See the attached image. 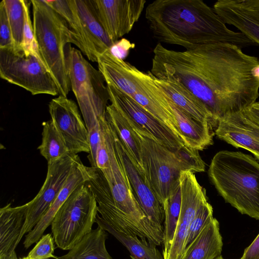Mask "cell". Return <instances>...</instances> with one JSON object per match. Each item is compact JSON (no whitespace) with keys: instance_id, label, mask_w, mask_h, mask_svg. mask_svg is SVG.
Segmentation results:
<instances>
[{"instance_id":"2e32d148","label":"cell","mask_w":259,"mask_h":259,"mask_svg":"<svg viewBox=\"0 0 259 259\" xmlns=\"http://www.w3.org/2000/svg\"><path fill=\"white\" fill-rule=\"evenodd\" d=\"M132 98L182 140L170 104L169 99L155 83L150 71L143 73L140 88Z\"/></svg>"},{"instance_id":"8d00e7d4","label":"cell","mask_w":259,"mask_h":259,"mask_svg":"<svg viewBox=\"0 0 259 259\" xmlns=\"http://www.w3.org/2000/svg\"><path fill=\"white\" fill-rule=\"evenodd\" d=\"M135 47L128 40L122 38L116 42L110 49L111 53L118 59L123 60L127 56L130 49Z\"/></svg>"},{"instance_id":"f35d334b","label":"cell","mask_w":259,"mask_h":259,"mask_svg":"<svg viewBox=\"0 0 259 259\" xmlns=\"http://www.w3.org/2000/svg\"><path fill=\"white\" fill-rule=\"evenodd\" d=\"M244 111L252 120L259 124V102H255Z\"/></svg>"},{"instance_id":"5bb4252c","label":"cell","mask_w":259,"mask_h":259,"mask_svg":"<svg viewBox=\"0 0 259 259\" xmlns=\"http://www.w3.org/2000/svg\"><path fill=\"white\" fill-rule=\"evenodd\" d=\"M98 18L114 43L138 21L146 0H93Z\"/></svg>"},{"instance_id":"cb8c5ba5","label":"cell","mask_w":259,"mask_h":259,"mask_svg":"<svg viewBox=\"0 0 259 259\" xmlns=\"http://www.w3.org/2000/svg\"><path fill=\"white\" fill-rule=\"evenodd\" d=\"M223 245L219 223L213 218L186 248L183 259H215L221 255Z\"/></svg>"},{"instance_id":"ee69618b","label":"cell","mask_w":259,"mask_h":259,"mask_svg":"<svg viewBox=\"0 0 259 259\" xmlns=\"http://www.w3.org/2000/svg\"><path fill=\"white\" fill-rule=\"evenodd\" d=\"M19 259H28L27 256L23 257L22 258H20Z\"/></svg>"},{"instance_id":"5b68a950","label":"cell","mask_w":259,"mask_h":259,"mask_svg":"<svg viewBox=\"0 0 259 259\" xmlns=\"http://www.w3.org/2000/svg\"><path fill=\"white\" fill-rule=\"evenodd\" d=\"M33 27L40 56L53 78L59 94L67 97L71 89L66 46L73 44L66 21L45 0H31Z\"/></svg>"},{"instance_id":"d590c367","label":"cell","mask_w":259,"mask_h":259,"mask_svg":"<svg viewBox=\"0 0 259 259\" xmlns=\"http://www.w3.org/2000/svg\"><path fill=\"white\" fill-rule=\"evenodd\" d=\"M14 47L11 27L6 6L3 0L0 3V49Z\"/></svg>"},{"instance_id":"f546056e","label":"cell","mask_w":259,"mask_h":259,"mask_svg":"<svg viewBox=\"0 0 259 259\" xmlns=\"http://www.w3.org/2000/svg\"><path fill=\"white\" fill-rule=\"evenodd\" d=\"M181 207L180 184L174 190L163 205L164 212L162 255L167 256L174 237Z\"/></svg>"},{"instance_id":"60d3db41","label":"cell","mask_w":259,"mask_h":259,"mask_svg":"<svg viewBox=\"0 0 259 259\" xmlns=\"http://www.w3.org/2000/svg\"><path fill=\"white\" fill-rule=\"evenodd\" d=\"M6 259H19L17 257L16 252L15 251L11 256Z\"/></svg>"},{"instance_id":"7bdbcfd3","label":"cell","mask_w":259,"mask_h":259,"mask_svg":"<svg viewBox=\"0 0 259 259\" xmlns=\"http://www.w3.org/2000/svg\"><path fill=\"white\" fill-rule=\"evenodd\" d=\"M215 259H224V258L221 255H220L219 257H218L217 258H216Z\"/></svg>"},{"instance_id":"836d02e7","label":"cell","mask_w":259,"mask_h":259,"mask_svg":"<svg viewBox=\"0 0 259 259\" xmlns=\"http://www.w3.org/2000/svg\"><path fill=\"white\" fill-rule=\"evenodd\" d=\"M100 139L96 155V169L103 171L109 168L110 157L107 140L108 121L106 117L100 120Z\"/></svg>"},{"instance_id":"74e56055","label":"cell","mask_w":259,"mask_h":259,"mask_svg":"<svg viewBox=\"0 0 259 259\" xmlns=\"http://www.w3.org/2000/svg\"><path fill=\"white\" fill-rule=\"evenodd\" d=\"M240 259H259V234L245 249Z\"/></svg>"},{"instance_id":"d6986e66","label":"cell","mask_w":259,"mask_h":259,"mask_svg":"<svg viewBox=\"0 0 259 259\" xmlns=\"http://www.w3.org/2000/svg\"><path fill=\"white\" fill-rule=\"evenodd\" d=\"M152 76L155 83L172 103L196 120L214 127L212 116L205 105L184 84L171 75L157 78Z\"/></svg>"},{"instance_id":"9c48e42d","label":"cell","mask_w":259,"mask_h":259,"mask_svg":"<svg viewBox=\"0 0 259 259\" xmlns=\"http://www.w3.org/2000/svg\"><path fill=\"white\" fill-rule=\"evenodd\" d=\"M106 85L111 103L120 110L136 132L172 150L187 146L168 127L132 97L111 85Z\"/></svg>"},{"instance_id":"7c38bea8","label":"cell","mask_w":259,"mask_h":259,"mask_svg":"<svg viewBox=\"0 0 259 259\" xmlns=\"http://www.w3.org/2000/svg\"><path fill=\"white\" fill-rule=\"evenodd\" d=\"M49 111L71 153H90L89 133L74 101L60 95L51 100Z\"/></svg>"},{"instance_id":"83f0119b","label":"cell","mask_w":259,"mask_h":259,"mask_svg":"<svg viewBox=\"0 0 259 259\" xmlns=\"http://www.w3.org/2000/svg\"><path fill=\"white\" fill-rule=\"evenodd\" d=\"M96 223L120 242L128 250L132 259H163L157 246L146 238L126 235L117 231L105 221L98 214Z\"/></svg>"},{"instance_id":"e575fe53","label":"cell","mask_w":259,"mask_h":259,"mask_svg":"<svg viewBox=\"0 0 259 259\" xmlns=\"http://www.w3.org/2000/svg\"><path fill=\"white\" fill-rule=\"evenodd\" d=\"M54 239L51 234L43 235L36 242L33 248L28 254V259L56 258L54 255L55 246Z\"/></svg>"},{"instance_id":"277c9868","label":"cell","mask_w":259,"mask_h":259,"mask_svg":"<svg viewBox=\"0 0 259 259\" xmlns=\"http://www.w3.org/2000/svg\"><path fill=\"white\" fill-rule=\"evenodd\" d=\"M135 132L140 141L146 178L162 206L180 184L183 171L191 170L196 173L205 170V164L198 151L187 146L172 150Z\"/></svg>"},{"instance_id":"9a60e30c","label":"cell","mask_w":259,"mask_h":259,"mask_svg":"<svg viewBox=\"0 0 259 259\" xmlns=\"http://www.w3.org/2000/svg\"><path fill=\"white\" fill-rule=\"evenodd\" d=\"M215 134L236 148L250 151L259 160V124L249 118L244 110L221 118Z\"/></svg>"},{"instance_id":"4dcf8cb0","label":"cell","mask_w":259,"mask_h":259,"mask_svg":"<svg viewBox=\"0 0 259 259\" xmlns=\"http://www.w3.org/2000/svg\"><path fill=\"white\" fill-rule=\"evenodd\" d=\"M14 42V48L19 49L23 38L24 8L23 0H4Z\"/></svg>"},{"instance_id":"ab89813d","label":"cell","mask_w":259,"mask_h":259,"mask_svg":"<svg viewBox=\"0 0 259 259\" xmlns=\"http://www.w3.org/2000/svg\"><path fill=\"white\" fill-rule=\"evenodd\" d=\"M246 7L259 14V0H241Z\"/></svg>"},{"instance_id":"4316f807","label":"cell","mask_w":259,"mask_h":259,"mask_svg":"<svg viewBox=\"0 0 259 259\" xmlns=\"http://www.w3.org/2000/svg\"><path fill=\"white\" fill-rule=\"evenodd\" d=\"M108 234L98 226L92 230L68 253L55 259H112L105 245Z\"/></svg>"},{"instance_id":"7402d4cb","label":"cell","mask_w":259,"mask_h":259,"mask_svg":"<svg viewBox=\"0 0 259 259\" xmlns=\"http://www.w3.org/2000/svg\"><path fill=\"white\" fill-rule=\"evenodd\" d=\"M75 2L84 26L91 56V61L97 62L98 57L110 50L115 43L110 39L102 26L93 0H75Z\"/></svg>"},{"instance_id":"8992f818","label":"cell","mask_w":259,"mask_h":259,"mask_svg":"<svg viewBox=\"0 0 259 259\" xmlns=\"http://www.w3.org/2000/svg\"><path fill=\"white\" fill-rule=\"evenodd\" d=\"M66 55L71 88L89 132L99 127L100 119L106 117L108 89L101 73L79 50L68 44Z\"/></svg>"},{"instance_id":"b9f144b4","label":"cell","mask_w":259,"mask_h":259,"mask_svg":"<svg viewBox=\"0 0 259 259\" xmlns=\"http://www.w3.org/2000/svg\"><path fill=\"white\" fill-rule=\"evenodd\" d=\"M255 73L256 75L259 77V65L257 66L255 69Z\"/></svg>"},{"instance_id":"1f68e13d","label":"cell","mask_w":259,"mask_h":259,"mask_svg":"<svg viewBox=\"0 0 259 259\" xmlns=\"http://www.w3.org/2000/svg\"><path fill=\"white\" fill-rule=\"evenodd\" d=\"M23 4L24 8V24L21 48L26 54H33L41 59L35 38L33 24L30 17V4L26 0H23Z\"/></svg>"},{"instance_id":"7a4b0ae2","label":"cell","mask_w":259,"mask_h":259,"mask_svg":"<svg viewBox=\"0 0 259 259\" xmlns=\"http://www.w3.org/2000/svg\"><path fill=\"white\" fill-rule=\"evenodd\" d=\"M146 18L160 43L186 50L217 42L241 49L256 45L240 32L230 29L214 9L201 0H156L146 9Z\"/></svg>"},{"instance_id":"ffe728a7","label":"cell","mask_w":259,"mask_h":259,"mask_svg":"<svg viewBox=\"0 0 259 259\" xmlns=\"http://www.w3.org/2000/svg\"><path fill=\"white\" fill-rule=\"evenodd\" d=\"M213 9L226 24L234 26L259 45V14L241 0H219Z\"/></svg>"},{"instance_id":"ac0fdd59","label":"cell","mask_w":259,"mask_h":259,"mask_svg":"<svg viewBox=\"0 0 259 259\" xmlns=\"http://www.w3.org/2000/svg\"><path fill=\"white\" fill-rule=\"evenodd\" d=\"M95 170L96 168L87 167L81 161L76 165L48 211L25 236L23 245L26 249L40 239L46 229L51 225L57 211L67 198L79 186L90 181Z\"/></svg>"},{"instance_id":"e0dca14e","label":"cell","mask_w":259,"mask_h":259,"mask_svg":"<svg viewBox=\"0 0 259 259\" xmlns=\"http://www.w3.org/2000/svg\"><path fill=\"white\" fill-rule=\"evenodd\" d=\"M98 70L106 84L133 97L139 91L143 72L113 56L107 50L98 57Z\"/></svg>"},{"instance_id":"30bf717a","label":"cell","mask_w":259,"mask_h":259,"mask_svg":"<svg viewBox=\"0 0 259 259\" xmlns=\"http://www.w3.org/2000/svg\"><path fill=\"white\" fill-rule=\"evenodd\" d=\"M81 162L77 154L68 156L53 162L48 163L46 180L35 197L27 203L26 222L22 236L29 233L48 211L68 177Z\"/></svg>"},{"instance_id":"3957f363","label":"cell","mask_w":259,"mask_h":259,"mask_svg":"<svg viewBox=\"0 0 259 259\" xmlns=\"http://www.w3.org/2000/svg\"><path fill=\"white\" fill-rule=\"evenodd\" d=\"M208 175L226 202L241 213L259 220V163L253 157L219 151L211 161Z\"/></svg>"},{"instance_id":"d4e9b609","label":"cell","mask_w":259,"mask_h":259,"mask_svg":"<svg viewBox=\"0 0 259 259\" xmlns=\"http://www.w3.org/2000/svg\"><path fill=\"white\" fill-rule=\"evenodd\" d=\"M106 117L140 172L146 178L142 163L140 141L129 122L120 110L112 103L107 107Z\"/></svg>"},{"instance_id":"6da1fadb","label":"cell","mask_w":259,"mask_h":259,"mask_svg":"<svg viewBox=\"0 0 259 259\" xmlns=\"http://www.w3.org/2000/svg\"><path fill=\"white\" fill-rule=\"evenodd\" d=\"M259 59L236 45L217 42L177 51L161 46L153 66L155 75L169 74L205 105L213 125L225 116L243 111L259 97Z\"/></svg>"},{"instance_id":"8fae6325","label":"cell","mask_w":259,"mask_h":259,"mask_svg":"<svg viewBox=\"0 0 259 259\" xmlns=\"http://www.w3.org/2000/svg\"><path fill=\"white\" fill-rule=\"evenodd\" d=\"M181 207L169 251L164 259H183L190 224L199 208L207 201L206 191L195 173L183 171L180 177Z\"/></svg>"},{"instance_id":"4fadbf2b","label":"cell","mask_w":259,"mask_h":259,"mask_svg":"<svg viewBox=\"0 0 259 259\" xmlns=\"http://www.w3.org/2000/svg\"><path fill=\"white\" fill-rule=\"evenodd\" d=\"M109 124L115 151L124 165L134 196L151 223L163 233L164 212L163 206L150 187L147 179L142 176L114 129Z\"/></svg>"},{"instance_id":"ba28073f","label":"cell","mask_w":259,"mask_h":259,"mask_svg":"<svg viewBox=\"0 0 259 259\" xmlns=\"http://www.w3.org/2000/svg\"><path fill=\"white\" fill-rule=\"evenodd\" d=\"M0 77L33 95L57 96L58 88L41 59L21 49H0Z\"/></svg>"},{"instance_id":"f1b7e54d","label":"cell","mask_w":259,"mask_h":259,"mask_svg":"<svg viewBox=\"0 0 259 259\" xmlns=\"http://www.w3.org/2000/svg\"><path fill=\"white\" fill-rule=\"evenodd\" d=\"M42 127V141L37 149L48 163L56 161L71 154L62 134L52 119L44 122Z\"/></svg>"},{"instance_id":"44dd1931","label":"cell","mask_w":259,"mask_h":259,"mask_svg":"<svg viewBox=\"0 0 259 259\" xmlns=\"http://www.w3.org/2000/svg\"><path fill=\"white\" fill-rule=\"evenodd\" d=\"M27 203L13 207L7 204L0 209V259L11 256L21 240L26 222Z\"/></svg>"},{"instance_id":"484cf974","label":"cell","mask_w":259,"mask_h":259,"mask_svg":"<svg viewBox=\"0 0 259 259\" xmlns=\"http://www.w3.org/2000/svg\"><path fill=\"white\" fill-rule=\"evenodd\" d=\"M66 21L71 32L73 44L91 61L89 42L75 0H45Z\"/></svg>"},{"instance_id":"603a6c76","label":"cell","mask_w":259,"mask_h":259,"mask_svg":"<svg viewBox=\"0 0 259 259\" xmlns=\"http://www.w3.org/2000/svg\"><path fill=\"white\" fill-rule=\"evenodd\" d=\"M177 125L182 140L190 148L201 151L213 143L212 126L193 119L169 99Z\"/></svg>"},{"instance_id":"d6a6232c","label":"cell","mask_w":259,"mask_h":259,"mask_svg":"<svg viewBox=\"0 0 259 259\" xmlns=\"http://www.w3.org/2000/svg\"><path fill=\"white\" fill-rule=\"evenodd\" d=\"M213 218L212 207L206 201L199 208L190 224L186 248L194 241L203 227Z\"/></svg>"},{"instance_id":"52a82bcc","label":"cell","mask_w":259,"mask_h":259,"mask_svg":"<svg viewBox=\"0 0 259 259\" xmlns=\"http://www.w3.org/2000/svg\"><path fill=\"white\" fill-rule=\"evenodd\" d=\"M98 214L95 194L85 183L67 198L51 224L55 243L63 250L72 248L92 230Z\"/></svg>"}]
</instances>
